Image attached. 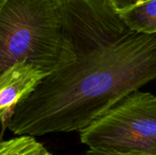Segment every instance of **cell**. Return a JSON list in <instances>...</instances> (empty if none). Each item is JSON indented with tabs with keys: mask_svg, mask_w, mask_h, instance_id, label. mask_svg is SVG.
Wrapping results in <instances>:
<instances>
[{
	"mask_svg": "<svg viewBox=\"0 0 156 155\" xmlns=\"http://www.w3.org/2000/svg\"><path fill=\"white\" fill-rule=\"evenodd\" d=\"M60 60L16 107V135L81 131L133 90L156 79V36L132 29L110 0H57Z\"/></svg>",
	"mask_w": 156,
	"mask_h": 155,
	"instance_id": "1",
	"label": "cell"
},
{
	"mask_svg": "<svg viewBox=\"0 0 156 155\" xmlns=\"http://www.w3.org/2000/svg\"><path fill=\"white\" fill-rule=\"evenodd\" d=\"M63 46L57 0H0V72L26 62L49 74Z\"/></svg>",
	"mask_w": 156,
	"mask_h": 155,
	"instance_id": "2",
	"label": "cell"
},
{
	"mask_svg": "<svg viewBox=\"0 0 156 155\" xmlns=\"http://www.w3.org/2000/svg\"><path fill=\"white\" fill-rule=\"evenodd\" d=\"M90 150L156 155V96L133 90L80 131Z\"/></svg>",
	"mask_w": 156,
	"mask_h": 155,
	"instance_id": "3",
	"label": "cell"
},
{
	"mask_svg": "<svg viewBox=\"0 0 156 155\" xmlns=\"http://www.w3.org/2000/svg\"><path fill=\"white\" fill-rule=\"evenodd\" d=\"M0 74V118L3 135L5 129H8L18 104L29 97L48 74L26 62H17Z\"/></svg>",
	"mask_w": 156,
	"mask_h": 155,
	"instance_id": "4",
	"label": "cell"
},
{
	"mask_svg": "<svg viewBox=\"0 0 156 155\" xmlns=\"http://www.w3.org/2000/svg\"><path fill=\"white\" fill-rule=\"evenodd\" d=\"M119 12L132 29L156 36V0H147Z\"/></svg>",
	"mask_w": 156,
	"mask_h": 155,
	"instance_id": "5",
	"label": "cell"
},
{
	"mask_svg": "<svg viewBox=\"0 0 156 155\" xmlns=\"http://www.w3.org/2000/svg\"><path fill=\"white\" fill-rule=\"evenodd\" d=\"M0 155H53L34 136L20 135L1 141Z\"/></svg>",
	"mask_w": 156,
	"mask_h": 155,
	"instance_id": "6",
	"label": "cell"
},
{
	"mask_svg": "<svg viewBox=\"0 0 156 155\" xmlns=\"http://www.w3.org/2000/svg\"><path fill=\"white\" fill-rule=\"evenodd\" d=\"M112 4L118 9L119 11L126 9L130 6H133L136 4L147 1V0H110Z\"/></svg>",
	"mask_w": 156,
	"mask_h": 155,
	"instance_id": "7",
	"label": "cell"
},
{
	"mask_svg": "<svg viewBox=\"0 0 156 155\" xmlns=\"http://www.w3.org/2000/svg\"><path fill=\"white\" fill-rule=\"evenodd\" d=\"M84 155H145L138 153H111V152H100L89 149Z\"/></svg>",
	"mask_w": 156,
	"mask_h": 155,
	"instance_id": "8",
	"label": "cell"
}]
</instances>
